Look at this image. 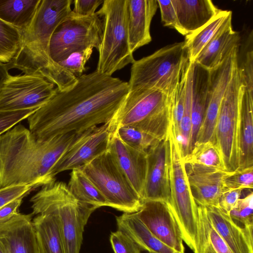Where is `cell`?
<instances>
[{"label": "cell", "instance_id": "23", "mask_svg": "<svg viewBox=\"0 0 253 253\" xmlns=\"http://www.w3.org/2000/svg\"><path fill=\"white\" fill-rule=\"evenodd\" d=\"M171 1L184 36L205 26L220 10L211 0Z\"/></svg>", "mask_w": 253, "mask_h": 253}, {"label": "cell", "instance_id": "14", "mask_svg": "<svg viewBox=\"0 0 253 253\" xmlns=\"http://www.w3.org/2000/svg\"><path fill=\"white\" fill-rule=\"evenodd\" d=\"M239 45L218 66L209 70L207 107L196 143L209 141L214 142V130L220 107L237 66Z\"/></svg>", "mask_w": 253, "mask_h": 253}, {"label": "cell", "instance_id": "3", "mask_svg": "<svg viewBox=\"0 0 253 253\" xmlns=\"http://www.w3.org/2000/svg\"><path fill=\"white\" fill-rule=\"evenodd\" d=\"M72 0H41L29 29L22 33L20 49L6 64L24 74L42 76L59 90L71 87L77 78L50 59L49 47L57 27L71 13Z\"/></svg>", "mask_w": 253, "mask_h": 253}, {"label": "cell", "instance_id": "31", "mask_svg": "<svg viewBox=\"0 0 253 253\" xmlns=\"http://www.w3.org/2000/svg\"><path fill=\"white\" fill-rule=\"evenodd\" d=\"M198 207V230L194 253H232L211 224L205 207L199 205Z\"/></svg>", "mask_w": 253, "mask_h": 253}, {"label": "cell", "instance_id": "15", "mask_svg": "<svg viewBox=\"0 0 253 253\" xmlns=\"http://www.w3.org/2000/svg\"><path fill=\"white\" fill-rule=\"evenodd\" d=\"M139 218L161 241L179 253H185L180 226L169 203L144 200L136 212Z\"/></svg>", "mask_w": 253, "mask_h": 253}, {"label": "cell", "instance_id": "36", "mask_svg": "<svg viewBox=\"0 0 253 253\" xmlns=\"http://www.w3.org/2000/svg\"><path fill=\"white\" fill-rule=\"evenodd\" d=\"M116 131L124 143L134 148L145 152L160 140L146 132L131 126H120L116 129Z\"/></svg>", "mask_w": 253, "mask_h": 253}, {"label": "cell", "instance_id": "40", "mask_svg": "<svg viewBox=\"0 0 253 253\" xmlns=\"http://www.w3.org/2000/svg\"><path fill=\"white\" fill-rule=\"evenodd\" d=\"M37 109L18 111H0V135L5 133L20 122L33 114Z\"/></svg>", "mask_w": 253, "mask_h": 253}, {"label": "cell", "instance_id": "16", "mask_svg": "<svg viewBox=\"0 0 253 253\" xmlns=\"http://www.w3.org/2000/svg\"><path fill=\"white\" fill-rule=\"evenodd\" d=\"M146 152L147 169L142 200H159L169 203V152L167 136Z\"/></svg>", "mask_w": 253, "mask_h": 253}, {"label": "cell", "instance_id": "33", "mask_svg": "<svg viewBox=\"0 0 253 253\" xmlns=\"http://www.w3.org/2000/svg\"><path fill=\"white\" fill-rule=\"evenodd\" d=\"M194 63L189 61L187 71L185 99L177 139L183 158L190 152L191 130V99Z\"/></svg>", "mask_w": 253, "mask_h": 253}, {"label": "cell", "instance_id": "35", "mask_svg": "<svg viewBox=\"0 0 253 253\" xmlns=\"http://www.w3.org/2000/svg\"><path fill=\"white\" fill-rule=\"evenodd\" d=\"M21 32L0 19V62L9 63L18 52L22 42Z\"/></svg>", "mask_w": 253, "mask_h": 253}, {"label": "cell", "instance_id": "24", "mask_svg": "<svg viewBox=\"0 0 253 253\" xmlns=\"http://www.w3.org/2000/svg\"><path fill=\"white\" fill-rule=\"evenodd\" d=\"M118 230L127 235L146 253H179L161 241L145 226L136 212L124 213L116 217Z\"/></svg>", "mask_w": 253, "mask_h": 253}, {"label": "cell", "instance_id": "21", "mask_svg": "<svg viewBox=\"0 0 253 253\" xmlns=\"http://www.w3.org/2000/svg\"><path fill=\"white\" fill-rule=\"evenodd\" d=\"M158 7L157 0H127L128 41L132 53L151 42L150 25Z\"/></svg>", "mask_w": 253, "mask_h": 253}, {"label": "cell", "instance_id": "13", "mask_svg": "<svg viewBox=\"0 0 253 253\" xmlns=\"http://www.w3.org/2000/svg\"><path fill=\"white\" fill-rule=\"evenodd\" d=\"M115 130L112 120L76 134L53 167L52 176L55 178L56 175L64 171L81 169L108 151L111 138Z\"/></svg>", "mask_w": 253, "mask_h": 253}, {"label": "cell", "instance_id": "45", "mask_svg": "<svg viewBox=\"0 0 253 253\" xmlns=\"http://www.w3.org/2000/svg\"><path fill=\"white\" fill-rule=\"evenodd\" d=\"M103 0H75L73 1L75 13L82 15L89 16L95 13L98 7L103 2Z\"/></svg>", "mask_w": 253, "mask_h": 253}, {"label": "cell", "instance_id": "8", "mask_svg": "<svg viewBox=\"0 0 253 253\" xmlns=\"http://www.w3.org/2000/svg\"><path fill=\"white\" fill-rule=\"evenodd\" d=\"M188 61L184 42L169 44L132 64L129 90L159 89L170 94Z\"/></svg>", "mask_w": 253, "mask_h": 253}, {"label": "cell", "instance_id": "6", "mask_svg": "<svg viewBox=\"0 0 253 253\" xmlns=\"http://www.w3.org/2000/svg\"><path fill=\"white\" fill-rule=\"evenodd\" d=\"M96 13L103 23L96 71L112 76L135 60L129 45L127 0H104Z\"/></svg>", "mask_w": 253, "mask_h": 253}, {"label": "cell", "instance_id": "34", "mask_svg": "<svg viewBox=\"0 0 253 253\" xmlns=\"http://www.w3.org/2000/svg\"><path fill=\"white\" fill-rule=\"evenodd\" d=\"M237 67L244 87L253 95V32L252 30L241 45L239 44Z\"/></svg>", "mask_w": 253, "mask_h": 253}, {"label": "cell", "instance_id": "38", "mask_svg": "<svg viewBox=\"0 0 253 253\" xmlns=\"http://www.w3.org/2000/svg\"><path fill=\"white\" fill-rule=\"evenodd\" d=\"M223 183L225 190L253 189V167L228 172L223 178Z\"/></svg>", "mask_w": 253, "mask_h": 253}, {"label": "cell", "instance_id": "7", "mask_svg": "<svg viewBox=\"0 0 253 253\" xmlns=\"http://www.w3.org/2000/svg\"><path fill=\"white\" fill-rule=\"evenodd\" d=\"M169 145L170 206L180 226L183 241L194 252L198 230V207L192 196L180 144L172 125Z\"/></svg>", "mask_w": 253, "mask_h": 253}, {"label": "cell", "instance_id": "39", "mask_svg": "<svg viewBox=\"0 0 253 253\" xmlns=\"http://www.w3.org/2000/svg\"><path fill=\"white\" fill-rule=\"evenodd\" d=\"M92 48H88L81 51L75 52L66 60L58 63L76 77L82 75L85 70V65L92 53Z\"/></svg>", "mask_w": 253, "mask_h": 253}, {"label": "cell", "instance_id": "48", "mask_svg": "<svg viewBox=\"0 0 253 253\" xmlns=\"http://www.w3.org/2000/svg\"><path fill=\"white\" fill-rule=\"evenodd\" d=\"M0 253H9L7 249L0 240Z\"/></svg>", "mask_w": 253, "mask_h": 253}, {"label": "cell", "instance_id": "47", "mask_svg": "<svg viewBox=\"0 0 253 253\" xmlns=\"http://www.w3.org/2000/svg\"><path fill=\"white\" fill-rule=\"evenodd\" d=\"M8 70L6 64L0 62V92L10 75Z\"/></svg>", "mask_w": 253, "mask_h": 253}, {"label": "cell", "instance_id": "20", "mask_svg": "<svg viewBox=\"0 0 253 253\" xmlns=\"http://www.w3.org/2000/svg\"><path fill=\"white\" fill-rule=\"evenodd\" d=\"M208 219L232 253H253V226L242 228L217 207H205Z\"/></svg>", "mask_w": 253, "mask_h": 253}, {"label": "cell", "instance_id": "2", "mask_svg": "<svg viewBox=\"0 0 253 253\" xmlns=\"http://www.w3.org/2000/svg\"><path fill=\"white\" fill-rule=\"evenodd\" d=\"M76 135L39 140L20 124L0 135V189L16 185L37 188L54 182L52 169Z\"/></svg>", "mask_w": 253, "mask_h": 253}, {"label": "cell", "instance_id": "29", "mask_svg": "<svg viewBox=\"0 0 253 253\" xmlns=\"http://www.w3.org/2000/svg\"><path fill=\"white\" fill-rule=\"evenodd\" d=\"M232 14L231 11L220 9L207 24L196 32L185 36L184 45L190 62L194 63L201 50Z\"/></svg>", "mask_w": 253, "mask_h": 253}, {"label": "cell", "instance_id": "1", "mask_svg": "<svg viewBox=\"0 0 253 253\" xmlns=\"http://www.w3.org/2000/svg\"><path fill=\"white\" fill-rule=\"evenodd\" d=\"M129 91L127 82L95 71L77 78L64 90L57 89L43 106L27 118L39 140L68 133L80 134L111 121Z\"/></svg>", "mask_w": 253, "mask_h": 253}, {"label": "cell", "instance_id": "43", "mask_svg": "<svg viewBox=\"0 0 253 253\" xmlns=\"http://www.w3.org/2000/svg\"><path fill=\"white\" fill-rule=\"evenodd\" d=\"M35 188L31 185H16L0 189V208L15 199L24 197Z\"/></svg>", "mask_w": 253, "mask_h": 253}, {"label": "cell", "instance_id": "32", "mask_svg": "<svg viewBox=\"0 0 253 253\" xmlns=\"http://www.w3.org/2000/svg\"><path fill=\"white\" fill-rule=\"evenodd\" d=\"M183 161L185 165L226 171L216 145L211 141L195 143Z\"/></svg>", "mask_w": 253, "mask_h": 253}, {"label": "cell", "instance_id": "17", "mask_svg": "<svg viewBox=\"0 0 253 253\" xmlns=\"http://www.w3.org/2000/svg\"><path fill=\"white\" fill-rule=\"evenodd\" d=\"M109 151L142 200L147 169V152L124 143L116 130L111 138Z\"/></svg>", "mask_w": 253, "mask_h": 253}, {"label": "cell", "instance_id": "37", "mask_svg": "<svg viewBox=\"0 0 253 253\" xmlns=\"http://www.w3.org/2000/svg\"><path fill=\"white\" fill-rule=\"evenodd\" d=\"M253 189H250L244 197L239 199L230 211L229 216L238 226L242 228L253 226Z\"/></svg>", "mask_w": 253, "mask_h": 253}, {"label": "cell", "instance_id": "42", "mask_svg": "<svg viewBox=\"0 0 253 253\" xmlns=\"http://www.w3.org/2000/svg\"><path fill=\"white\" fill-rule=\"evenodd\" d=\"M160 7L161 19L165 26L174 29L182 35L176 12L171 0H157Z\"/></svg>", "mask_w": 253, "mask_h": 253}, {"label": "cell", "instance_id": "30", "mask_svg": "<svg viewBox=\"0 0 253 253\" xmlns=\"http://www.w3.org/2000/svg\"><path fill=\"white\" fill-rule=\"evenodd\" d=\"M67 187L79 201L96 209L109 207L106 199L81 169L71 170Z\"/></svg>", "mask_w": 253, "mask_h": 253}, {"label": "cell", "instance_id": "22", "mask_svg": "<svg viewBox=\"0 0 253 253\" xmlns=\"http://www.w3.org/2000/svg\"><path fill=\"white\" fill-rule=\"evenodd\" d=\"M239 33L233 29L232 15L206 45L194 62L209 71L218 66L240 44Z\"/></svg>", "mask_w": 253, "mask_h": 253}, {"label": "cell", "instance_id": "46", "mask_svg": "<svg viewBox=\"0 0 253 253\" xmlns=\"http://www.w3.org/2000/svg\"><path fill=\"white\" fill-rule=\"evenodd\" d=\"M23 198L15 199L0 208V225L6 222L19 213L18 209Z\"/></svg>", "mask_w": 253, "mask_h": 253}, {"label": "cell", "instance_id": "41", "mask_svg": "<svg viewBox=\"0 0 253 253\" xmlns=\"http://www.w3.org/2000/svg\"><path fill=\"white\" fill-rule=\"evenodd\" d=\"M110 241L114 253H141L134 242L119 230L111 233Z\"/></svg>", "mask_w": 253, "mask_h": 253}, {"label": "cell", "instance_id": "12", "mask_svg": "<svg viewBox=\"0 0 253 253\" xmlns=\"http://www.w3.org/2000/svg\"><path fill=\"white\" fill-rule=\"evenodd\" d=\"M56 89L53 83L38 74L10 75L0 92V111L39 109Z\"/></svg>", "mask_w": 253, "mask_h": 253}, {"label": "cell", "instance_id": "5", "mask_svg": "<svg viewBox=\"0 0 253 253\" xmlns=\"http://www.w3.org/2000/svg\"><path fill=\"white\" fill-rule=\"evenodd\" d=\"M171 93L144 88L129 90L112 119L116 129L131 126L165 139L171 125Z\"/></svg>", "mask_w": 253, "mask_h": 253}, {"label": "cell", "instance_id": "44", "mask_svg": "<svg viewBox=\"0 0 253 253\" xmlns=\"http://www.w3.org/2000/svg\"><path fill=\"white\" fill-rule=\"evenodd\" d=\"M243 190L241 189L225 190L219 197L218 207L223 212L229 215L230 211L241 197Z\"/></svg>", "mask_w": 253, "mask_h": 253}, {"label": "cell", "instance_id": "27", "mask_svg": "<svg viewBox=\"0 0 253 253\" xmlns=\"http://www.w3.org/2000/svg\"><path fill=\"white\" fill-rule=\"evenodd\" d=\"M40 253H65L58 218L51 213L37 215L32 220Z\"/></svg>", "mask_w": 253, "mask_h": 253}, {"label": "cell", "instance_id": "19", "mask_svg": "<svg viewBox=\"0 0 253 253\" xmlns=\"http://www.w3.org/2000/svg\"><path fill=\"white\" fill-rule=\"evenodd\" d=\"M32 216L19 212L0 225V240L9 253H40Z\"/></svg>", "mask_w": 253, "mask_h": 253}, {"label": "cell", "instance_id": "9", "mask_svg": "<svg viewBox=\"0 0 253 253\" xmlns=\"http://www.w3.org/2000/svg\"><path fill=\"white\" fill-rule=\"evenodd\" d=\"M81 169L102 193L110 207L124 213L136 212L141 208L142 199L109 149Z\"/></svg>", "mask_w": 253, "mask_h": 253}, {"label": "cell", "instance_id": "11", "mask_svg": "<svg viewBox=\"0 0 253 253\" xmlns=\"http://www.w3.org/2000/svg\"><path fill=\"white\" fill-rule=\"evenodd\" d=\"M242 85L237 66L222 99L215 126L214 141L225 170L238 169L239 162L240 98Z\"/></svg>", "mask_w": 253, "mask_h": 253}, {"label": "cell", "instance_id": "4", "mask_svg": "<svg viewBox=\"0 0 253 253\" xmlns=\"http://www.w3.org/2000/svg\"><path fill=\"white\" fill-rule=\"evenodd\" d=\"M32 214L53 213L57 216L65 253H80L84 228L96 208L84 204L71 193L67 185L54 181L44 185L31 199Z\"/></svg>", "mask_w": 253, "mask_h": 253}, {"label": "cell", "instance_id": "25", "mask_svg": "<svg viewBox=\"0 0 253 253\" xmlns=\"http://www.w3.org/2000/svg\"><path fill=\"white\" fill-rule=\"evenodd\" d=\"M238 169L253 167V95L242 84L240 98Z\"/></svg>", "mask_w": 253, "mask_h": 253}, {"label": "cell", "instance_id": "10", "mask_svg": "<svg viewBox=\"0 0 253 253\" xmlns=\"http://www.w3.org/2000/svg\"><path fill=\"white\" fill-rule=\"evenodd\" d=\"M102 34V20L96 12L91 15L82 16L72 11L51 36L50 58L58 64L75 52L88 48H95L98 51Z\"/></svg>", "mask_w": 253, "mask_h": 253}, {"label": "cell", "instance_id": "18", "mask_svg": "<svg viewBox=\"0 0 253 253\" xmlns=\"http://www.w3.org/2000/svg\"><path fill=\"white\" fill-rule=\"evenodd\" d=\"M185 165L192 194L197 204L205 207H218L219 197L225 190L223 179L228 172Z\"/></svg>", "mask_w": 253, "mask_h": 253}, {"label": "cell", "instance_id": "28", "mask_svg": "<svg viewBox=\"0 0 253 253\" xmlns=\"http://www.w3.org/2000/svg\"><path fill=\"white\" fill-rule=\"evenodd\" d=\"M41 0H0V19L21 33L30 28Z\"/></svg>", "mask_w": 253, "mask_h": 253}, {"label": "cell", "instance_id": "26", "mask_svg": "<svg viewBox=\"0 0 253 253\" xmlns=\"http://www.w3.org/2000/svg\"><path fill=\"white\" fill-rule=\"evenodd\" d=\"M209 71L194 63L191 99L190 151L196 143L204 121L208 102Z\"/></svg>", "mask_w": 253, "mask_h": 253}]
</instances>
